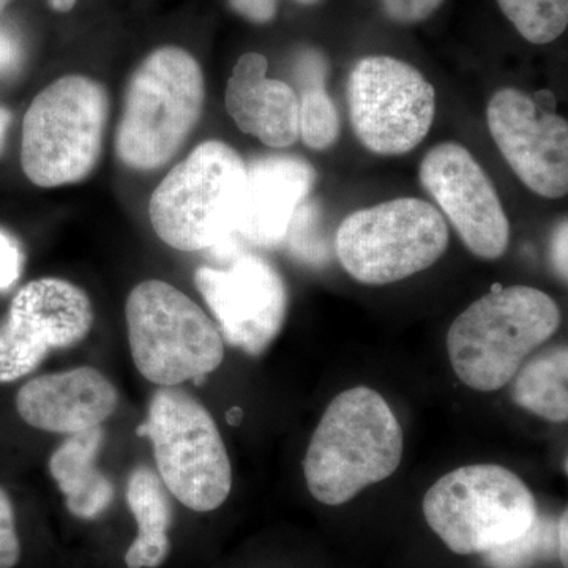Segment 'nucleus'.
Listing matches in <instances>:
<instances>
[{
    "mask_svg": "<svg viewBox=\"0 0 568 568\" xmlns=\"http://www.w3.org/2000/svg\"><path fill=\"white\" fill-rule=\"evenodd\" d=\"M245 185L242 156L226 142L205 141L153 192V231L181 252L227 248L237 234Z\"/></svg>",
    "mask_w": 568,
    "mask_h": 568,
    "instance_id": "nucleus-3",
    "label": "nucleus"
},
{
    "mask_svg": "<svg viewBox=\"0 0 568 568\" xmlns=\"http://www.w3.org/2000/svg\"><path fill=\"white\" fill-rule=\"evenodd\" d=\"M231 7L246 20L264 24L276 14V0H230Z\"/></svg>",
    "mask_w": 568,
    "mask_h": 568,
    "instance_id": "nucleus-28",
    "label": "nucleus"
},
{
    "mask_svg": "<svg viewBox=\"0 0 568 568\" xmlns=\"http://www.w3.org/2000/svg\"><path fill=\"white\" fill-rule=\"evenodd\" d=\"M10 125V112L0 108V152H2L3 144H6L7 130Z\"/></svg>",
    "mask_w": 568,
    "mask_h": 568,
    "instance_id": "nucleus-32",
    "label": "nucleus"
},
{
    "mask_svg": "<svg viewBox=\"0 0 568 568\" xmlns=\"http://www.w3.org/2000/svg\"><path fill=\"white\" fill-rule=\"evenodd\" d=\"M203 70L182 48L153 51L126 85L115 152L126 166L152 171L174 159L203 114Z\"/></svg>",
    "mask_w": 568,
    "mask_h": 568,
    "instance_id": "nucleus-4",
    "label": "nucleus"
},
{
    "mask_svg": "<svg viewBox=\"0 0 568 568\" xmlns=\"http://www.w3.org/2000/svg\"><path fill=\"white\" fill-rule=\"evenodd\" d=\"M418 178L470 253L481 260L506 254L510 222L491 179L465 145L440 142L422 160Z\"/></svg>",
    "mask_w": 568,
    "mask_h": 568,
    "instance_id": "nucleus-13",
    "label": "nucleus"
},
{
    "mask_svg": "<svg viewBox=\"0 0 568 568\" xmlns=\"http://www.w3.org/2000/svg\"><path fill=\"white\" fill-rule=\"evenodd\" d=\"M21 59L20 39L10 29L0 26V74L13 73L20 65Z\"/></svg>",
    "mask_w": 568,
    "mask_h": 568,
    "instance_id": "nucleus-29",
    "label": "nucleus"
},
{
    "mask_svg": "<svg viewBox=\"0 0 568 568\" xmlns=\"http://www.w3.org/2000/svg\"><path fill=\"white\" fill-rule=\"evenodd\" d=\"M338 136V111L324 81L305 82L298 99V138L313 151H327Z\"/></svg>",
    "mask_w": 568,
    "mask_h": 568,
    "instance_id": "nucleus-22",
    "label": "nucleus"
},
{
    "mask_svg": "<svg viewBox=\"0 0 568 568\" xmlns=\"http://www.w3.org/2000/svg\"><path fill=\"white\" fill-rule=\"evenodd\" d=\"M138 433L151 439L156 474L182 506L200 514L223 506L233 488V467L222 433L201 402L162 387Z\"/></svg>",
    "mask_w": 568,
    "mask_h": 568,
    "instance_id": "nucleus-8",
    "label": "nucleus"
},
{
    "mask_svg": "<svg viewBox=\"0 0 568 568\" xmlns=\"http://www.w3.org/2000/svg\"><path fill=\"white\" fill-rule=\"evenodd\" d=\"M568 227L567 219L556 226L555 233L551 235V244H549V257H551V265L555 268L560 280L567 282L568 265H567V244H568Z\"/></svg>",
    "mask_w": 568,
    "mask_h": 568,
    "instance_id": "nucleus-30",
    "label": "nucleus"
},
{
    "mask_svg": "<svg viewBox=\"0 0 568 568\" xmlns=\"http://www.w3.org/2000/svg\"><path fill=\"white\" fill-rule=\"evenodd\" d=\"M92 325L91 298L81 287L61 278L26 284L0 327V383L29 375L51 351L80 345Z\"/></svg>",
    "mask_w": 568,
    "mask_h": 568,
    "instance_id": "nucleus-11",
    "label": "nucleus"
},
{
    "mask_svg": "<svg viewBox=\"0 0 568 568\" xmlns=\"http://www.w3.org/2000/svg\"><path fill=\"white\" fill-rule=\"evenodd\" d=\"M118 405V388L92 366L33 377L17 395L26 424L67 436L102 426Z\"/></svg>",
    "mask_w": 568,
    "mask_h": 568,
    "instance_id": "nucleus-15",
    "label": "nucleus"
},
{
    "mask_svg": "<svg viewBox=\"0 0 568 568\" xmlns=\"http://www.w3.org/2000/svg\"><path fill=\"white\" fill-rule=\"evenodd\" d=\"M558 548L556 528L548 519L538 518L528 532L517 540L487 552L488 562L495 568H525L541 556H548Z\"/></svg>",
    "mask_w": 568,
    "mask_h": 568,
    "instance_id": "nucleus-23",
    "label": "nucleus"
},
{
    "mask_svg": "<svg viewBox=\"0 0 568 568\" xmlns=\"http://www.w3.org/2000/svg\"><path fill=\"white\" fill-rule=\"evenodd\" d=\"M110 97L100 82L70 74L33 99L22 122L21 166L43 189L88 178L102 155Z\"/></svg>",
    "mask_w": 568,
    "mask_h": 568,
    "instance_id": "nucleus-6",
    "label": "nucleus"
},
{
    "mask_svg": "<svg viewBox=\"0 0 568 568\" xmlns=\"http://www.w3.org/2000/svg\"><path fill=\"white\" fill-rule=\"evenodd\" d=\"M316 182V171L294 155H264L246 163L244 204L237 234L250 244H283L295 212Z\"/></svg>",
    "mask_w": 568,
    "mask_h": 568,
    "instance_id": "nucleus-16",
    "label": "nucleus"
},
{
    "mask_svg": "<svg viewBox=\"0 0 568 568\" xmlns=\"http://www.w3.org/2000/svg\"><path fill=\"white\" fill-rule=\"evenodd\" d=\"M523 39L534 44L558 40L568 26V0H497Z\"/></svg>",
    "mask_w": 568,
    "mask_h": 568,
    "instance_id": "nucleus-21",
    "label": "nucleus"
},
{
    "mask_svg": "<svg viewBox=\"0 0 568 568\" xmlns=\"http://www.w3.org/2000/svg\"><path fill=\"white\" fill-rule=\"evenodd\" d=\"M267 69L260 52L242 55L227 81L224 104L241 132L267 148H291L298 140V97L286 82L267 78Z\"/></svg>",
    "mask_w": 568,
    "mask_h": 568,
    "instance_id": "nucleus-17",
    "label": "nucleus"
},
{
    "mask_svg": "<svg viewBox=\"0 0 568 568\" xmlns=\"http://www.w3.org/2000/svg\"><path fill=\"white\" fill-rule=\"evenodd\" d=\"M560 327L558 304L530 286H496L467 306L448 328L455 375L467 387L496 392Z\"/></svg>",
    "mask_w": 568,
    "mask_h": 568,
    "instance_id": "nucleus-2",
    "label": "nucleus"
},
{
    "mask_svg": "<svg viewBox=\"0 0 568 568\" xmlns=\"http://www.w3.org/2000/svg\"><path fill=\"white\" fill-rule=\"evenodd\" d=\"M125 320L134 366L149 383L160 387L201 383L223 364L219 327L173 284L148 280L134 286L126 298Z\"/></svg>",
    "mask_w": 568,
    "mask_h": 568,
    "instance_id": "nucleus-5",
    "label": "nucleus"
},
{
    "mask_svg": "<svg viewBox=\"0 0 568 568\" xmlns=\"http://www.w3.org/2000/svg\"><path fill=\"white\" fill-rule=\"evenodd\" d=\"M77 0H50V6L52 10L61 11V13H67L73 9Z\"/></svg>",
    "mask_w": 568,
    "mask_h": 568,
    "instance_id": "nucleus-33",
    "label": "nucleus"
},
{
    "mask_svg": "<svg viewBox=\"0 0 568 568\" xmlns=\"http://www.w3.org/2000/svg\"><path fill=\"white\" fill-rule=\"evenodd\" d=\"M448 248V226L435 205L398 197L347 215L335 253L354 280L373 286L402 282L435 265Z\"/></svg>",
    "mask_w": 568,
    "mask_h": 568,
    "instance_id": "nucleus-9",
    "label": "nucleus"
},
{
    "mask_svg": "<svg viewBox=\"0 0 568 568\" xmlns=\"http://www.w3.org/2000/svg\"><path fill=\"white\" fill-rule=\"evenodd\" d=\"M403 458V429L383 395L368 387L342 392L310 440L306 487L325 506H343L394 476Z\"/></svg>",
    "mask_w": 568,
    "mask_h": 568,
    "instance_id": "nucleus-1",
    "label": "nucleus"
},
{
    "mask_svg": "<svg viewBox=\"0 0 568 568\" xmlns=\"http://www.w3.org/2000/svg\"><path fill=\"white\" fill-rule=\"evenodd\" d=\"M567 510H564L562 517L559 518L558 526H556V540H558L559 559L562 560L564 567H568V518Z\"/></svg>",
    "mask_w": 568,
    "mask_h": 568,
    "instance_id": "nucleus-31",
    "label": "nucleus"
},
{
    "mask_svg": "<svg viewBox=\"0 0 568 568\" xmlns=\"http://www.w3.org/2000/svg\"><path fill=\"white\" fill-rule=\"evenodd\" d=\"M10 2L11 0H0V13H2L3 9H6V7L9 6Z\"/></svg>",
    "mask_w": 568,
    "mask_h": 568,
    "instance_id": "nucleus-35",
    "label": "nucleus"
},
{
    "mask_svg": "<svg viewBox=\"0 0 568 568\" xmlns=\"http://www.w3.org/2000/svg\"><path fill=\"white\" fill-rule=\"evenodd\" d=\"M443 2L444 0H381L387 17L399 24H417L428 20Z\"/></svg>",
    "mask_w": 568,
    "mask_h": 568,
    "instance_id": "nucleus-26",
    "label": "nucleus"
},
{
    "mask_svg": "<svg viewBox=\"0 0 568 568\" xmlns=\"http://www.w3.org/2000/svg\"><path fill=\"white\" fill-rule=\"evenodd\" d=\"M171 493L151 467L140 466L130 474L126 504L138 526V536L125 552L129 568H156L171 551L173 525Z\"/></svg>",
    "mask_w": 568,
    "mask_h": 568,
    "instance_id": "nucleus-19",
    "label": "nucleus"
},
{
    "mask_svg": "<svg viewBox=\"0 0 568 568\" xmlns=\"http://www.w3.org/2000/svg\"><path fill=\"white\" fill-rule=\"evenodd\" d=\"M429 528L455 555H487L528 532L538 517L528 485L497 465L458 467L426 491Z\"/></svg>",
    "mask_w": 568,
    "mask_h": 568,
    "instance_id": "nucleus-7",
    "label": "nucleus"
},
{
    "mask_svg": "<svg viewBox=\"0 0 568 568\" xmlns=\"http://www.w3.org/2000/svg\"><path fill=\"white\" fill-rule=\"evenodd\" d=\"M511 398L536 416L562 424L568 418V349L547 347L529 357L515 375Z\"/></svg>",
    "mask_w": 568,
    "mask_h": 568,
    "instance_id": "nucleus-20",
    "label": "nucleus"
},
{
    "mask_svg": "<svg viewBox=\"0 0 568 568\" xmlns=\"http://www.w3.org/2000/svg\"><path fill=\"white\" fill-rule=\"evenodd\" d=\"M346 99L355 136L376 155L414 151L435 122V88L416 67L390 55L355 63Z\"/></svg>",
    "mask_w": 568,
    "mask_h": 568,
    "instance_id": "nucleus-10",
    "label": "nucleus"
},
{
    "mask_svg": "<svg viewBox=\"0 0 568 568\" xmlns=\"http://www.w3.org/2000/svg\"><path fill=\"white\" fill-rule=\"evenodd\" d=\"M22 261L24 256L20 244L0 230V293L9 291L20 280Z\"/></svg>",
    "mask_w": 568,
    "mask_h": 568,
    "instance_id": "nucleus-27",
    "label": "nucleus"
},
{
    "mask_svg": "<svg viewBox=\"0 0 568 568\" xmlns=\"http://www.w3.org/2000/svg\"><path fill=\"white\" fill-rule=\"evenodd\" d=\"M320 207L313 203H305L295 212L284 242H287L291 253L306 263H320L327 260L328 252L325 245L323 230H321Z\"/></svg>",
    "mask_w": 568,
    "mask_h": 568,
    "instance_id": "nucleus-24",
    "label": "nucleus"
},
{
    "mask_svg": "<svg viewBox=\"0 0 568 568\" xmlns=\"http://www.w3.org/2000/svg\"><path fill=\"white\" fill-rule=\"evenodd\" d=\"M103 436L102 426L71 435L50 458L51 476L77 518H99L114 499L110 478L97 466Z\"/></svg>",
    "mask_w": 568,
    "mask_h": 568,
    "instance_id": "nucleus-18",
    "label": "nucleus"
},
{
    "mask_svg": "<svg viewBox=\"0 0 568 568\" xmlns=\"http://www.w3.org/2000/svg\"><path fill=\"white\" fill-rule=\"evenodd\" d=\"M294 2L301 3V6H316L321 0H294Z\"/></svg>",
    "mask_w": 568,
    "mask_h": 568,
    "instance_id": "nucleus-34",
    "label": "nucleus"
},
{
    "mask_svg": "<svg viewBox=\"0 0 568 568\" xmlns=\"http://www.w3.org/2000/svg\"><path fill=\"white\" fill-rule=\"evenodd\" d=\"M489 134L519 181L558 200L568 192V125L518 89L497 91L487 108Z\"/></svg>",
    "mask_w": 568,
    "mask_h": 568,
    "instance_id": "nucleus-14",
    "label": "nucleus"
},
{
    "mask_svg": "<svg viewBox=\"0 0 568 568\" xmlns=\"http://www.w3.org/2000/svg\"><path fill=\"white\" fill-rule=\"evenodd\" d=\"M194 283L227 345L261 355L282 332L286 284L264 257L245 253L235 256L227 268L204 265L194 274Z\"/></svg>",
    "mask_w": 568,
    "mask_h": 568,
    "instance_id": "nucleus-12",
    "label": "nucleus"
},
{
    "mask_svg": "<svg viewBox=\"0 0 568 568\" xmlns=\"http://www.w3.org/2000/svg\"><path fill=\"white\" fill-rule=\"evenodd\" d=\"M21 559V541L9 493L0 487V568H14Z\"/></svg>",
    "mask_w": 568,
    "mask_h": 568,
    "instance_id": "nucleus-25",
    "label": "nucleus"
}]
</instances>
